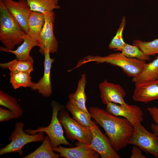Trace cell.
I'll use <instances>...</instances> for the list:
<instances>
[{"label": "cell", "instance_id": "9c48e42d", "mask_svg": "<svg viewBox=\"0 0 158 158\" xmlns=\"http://www.w3.org/2000/svg\"><path fill=\"white\" fill-rule=\"evenodd\" d=\"M90 127L92 139L89 147L97 152L101 158H120L108 139L101 131L95 122Z\"/></svg>", "mask_w": 158, "mask_h": 158}, {"label": "cell", "instance_id": "8992f818", "mask_svg": "<svg viewBox=\"0 0 158 158\" xmlns=\"http://www.w3.org/2000/svg\"><path fill=\"white\" fill-rule=\"evenodd\" d=\"M59 120L63 128L67 139L72 141L77 140L87 145L90 144L92 134L90 128L81 125L65 110L61 109L58 113Z\"/></svg>", "mask_w": 158, "mask_h": 158}, {"label": "cell", "instance_id": "44dd1931", "mask_svg": "<svg viewBox=\"0 0 158 158\" xmlns=\"http://www.w3.org/2000/svg\"><path fill=\"white\" fill-rule=\"evenodd\" d=\"M32 11L45 14L60 8L59 0H25Z\"/></svg>", "mask_w": 158, "mask_h": 158}, {"label": "cell", "instance_id": "d6986e66", "mask_svg": "<svg viewBox=\"0 0 158 158\" xmlns=\"http://www.w3.org/2000/svg\"><path fill=\"white\" fill-rule=\"evenodd\" d=\"M44 22V14L31 11L28 18V30L27 35L37 42Z\"/></svg>", "mask_w": 158, "mask_h": 158}, {"label": "cell", "instance_id": "f1b7e54d", "mask_svg": "<svg viewBox=\"0 0 158 158\" xmlns=\"http://www.w3.org/2000/svg\"><path fill=\"white\" fill-rule=\"evenodd\" d=\"M18 117L12 111L0 107V122L7 121L13 118H18Z\"/></svg>", "mask_w": 158, "mask_h": 158}, {"label": "cell", "instance_id": "ac0fdd59", "mask_svg": "<svg viewBox=\"0 0 158 158\" xmlns=\"http://www.w3.org/2000/svg\"><path fill=\"white\" fill-rule=\"evenodd\" d=\"M157 80H158V56L151 62L147 63L141 73L133 78L132 81L137 85Z\"/></svg>", "mask_w": 158, "mask_h": 158}, {"label": "cell", "instance_id": "8fae6325", "mask_svg": "<svg viewBox=\"0 0 158 158\" xmlns=\"http://www.w3.org/2000/svg\"><path fill=\"white\" fill-rule=\"evenodd\" d=\"M9 12L17 20L26 33L28 30V18L31 11L25 0H4Z\"/></svg>", "mask_w": 158, "mask_h": 158}, {"label": "cell", "instance_id": "ffe728a7", "mask_svg": "<svg viewBox=\"0 0 158 158\" xmlns=\"http://www.w3.org/2000/svg\"><path fill=\"white\" fill-rule=\"evenodd\" d=\"M59 153L54 152L50 140L47 136H45L42 143L35 151L22 157L23 158H59Z\"/></svg>", "mask_w": 158, "mask_h": 158}, {"label": "cell", "instance_id": "603a6c76", "mask_svg": "<svg viewBox=\"0 0 158 158\" xmlns=\"http://www.w3.org/2000/svg\"><path fill=\"white\" fill-rule=\"evenodd\" d=\"M33 61L19 60L16 58L9 62L0 63L1 68L8 69L11 72H28L31 73L34 71Z\"/></svg>", "mask_w": 158, "mask_h": 158}, {"label": "cell", "instance_id": "cb8c5ba5", "mask_svg": "<svg viewBox=\"0 0 158 158\" xmlns=\"http://www.w3.org/2000/svg\"><path fill=\"white\" fill-rule=\"evenodd\" d=\"M0 105L12 111L18 118L23 114V111L16 98L2 90L0 91Z\"/></svg>", "mask_w": 158, "mask_h": 158}, {"label": "cell", "instance_id": "ba28073f", "mask_svg": "<svg viewBox=\"0 0 158 158\" xmlns=\"http://www.w3.org/2000/svg\"><path fill=\"white\" fill-rule=\"evenodd\" d=\"M45 22L37 40L39 52L44 55V51L48 49L50 53H54L58 50V41L54 33L55 14L53 11L44 14Z\"/></svg>", "mask_w": 158, "mask_h": 158}, {"label": "cell", "instance_id": "7a4b0ae2", "mask_svg": "<svg viewBox=\"0 0 158 158\" xmlns=\"http://www.w3.org/2000/svg\"><path fill=\"white\" fill-rule=\"evenodd\" d=\"M106 63L120 68L128 77H135L142 72L147 63L146 61L128 57L121 52L112 53L105 56L88 55L80 59L73 70L87 63Z\"/></svg>", "mask_w": 158, "mask_h": 158}, {"label": "cell", "instance_id": "9a60e30c", "mask_svg": "<svg viewBox=\"0 0 158 158\" xmlns=\"http://www.w3.org/2000/svg\"><path fill=\"white\" fill-rule=\"evenodd\" d=\"M132 98L145 103L158 99V80L135 85Z\"/></svg>", "mask_w": 158, "mask_h": 158}, {"label": "cell", "instance_id": "6da1fadb", "mask_svg": "<svg viewBox=\"0 0 158 158\" xmlns=\"http://www.w3.org/2000/svg\"><path fill=\"white\" fill-rule=\"evenodd\" d=\"M88 111L92 117L103 128L116 152L126 147L134 132V126L127 119L97 107H90Z\"/></svg>", "mask_w": 158, "mask_h": 158}, {"label": "cell", "instance_id": "52a82bcc", "mask_svg": "<svg viewBox=\"0 0 158 158\" xmlns=\"http://www.w3.org/2000/svg\"><path fill=\"white\" fill-rule=\"evenodd\" d=\"M134 132L128 144L138 147L147 153L158 158V136L147 130L141 124L134 126Z\"/></svg>", "mask_w": 158, "mask_h": 158}, {"label": "cell", "instance_id": "7402d4cb", "mask_svg": "<svg viewBox=\"0 0 158 158\" xmlns=\"http://www.w3.org/2000/svg\"><path fill=\"white\" fill-rule=\"evenodd\" d=\"M30 72L25 71L10 72V82L15 89L20 87L31 88L33 83Z\"/></svg>", "mask_w": 158, "mask_h": 158}, {"label": "cell", "instance_id": "5b68a950", "mask_svg": "<svg viewBox=\"0 0 158 158\" xmlns=\"http://www.w3.org/2000/svg\"><path fill=\"white\" fill-rule=\"evenodd\" d=\"M51 105L52 116L49 125L46 127H40L35 130L26 129L25 132L31 135H35L40 132L45 133L50 140L53 148L61 145L73 146L64 137L62 126L58 118L59 112L62 109L61 106L54 101L52 102Z\"/></svg>", "mask_w": 158, "mask_h": 158}, {"label": "cell", "instance_id": "f546056e", "mask_svg": "<svg viewBox=\"0 0 158 158\" xmlns=\"http://www.w3.org/2000/svg\"><path fill=\"white\" fill-rule=\"evenodd\" d=\"M147 109L155 123L158 125V107L154 106L150 107Z\"/></svg>", "mask_w": 158, "mask_h": 158}, {"label": "cell", "instance_id": "e0dca14e", "mask_svg": "<svg viewBox=\"0 0 158 158\" xmlns=\"http://www.w3.org/2000/svg\"><path fill=\"white\" fill-rule=\"evenodd\" d=\"M36 46H37V41L31 38L26 34L23 42L16 50H8L4 47L1 46L0 50L13 54L19 60L34 61L32 57L30 55V52L32 49Z\"/></svg>", "mask_w": 158, "mask_h": 158}, {"label": "cell", "instance_id": "277c9868", "mask_svg": "<svg viewBox=\"0 0 158 158\" xmlns=\"http://www.w3.org/2000/svg\"><path fill=\"white\" fill-rule=\"evenodd\" d=\"M24 124L22 122H17L15 129L9 139L11 142L0 150V155L11 153H18L20 156L23 154L22 149L25 145L32 142H43L45 136L44 132H39L35 135L26 133L23 130Z\"/></svg>", "mask_w": 158, "mask_h": 158}, {"label": "cell", "instance_id": "83f0119b", "mask_svg": "<svg viewBox=\"0 0 158 158\" xmlns=\"http://www.w3.org/2000/svg\"><path fill=\"white\" fill-rule=\"evenodd\" d=\"M126 20L125 17L123 16L118 29L116 34L113 38L110 43L109 47L110 49H113L115 51H118L123 47L126 43L124 41L123 38V32L125 26Z\"/></svg>", "mask_w": 158, "mask_h": 158}, {"label": "cell", "instance_id": "2e32d148", "mask_svg": "<svg viewBox=\"0 0 158 158\" xmlns=\"http://www.w3.org/2000/svg\"><path fill=\"white\" fill-rule=\"evenodd\" d=\"M87 83L86 74L84 73L79 80L75 92L71 93L68 96V102L75 108L80 109L86 112L90 113L87 109L86 102L87 97L85 92Z\"/></svg>", "mask_w": 158, "mask_h": 158}, {"label": "cell", "instance_id": "3957f363", "mask_svg": "<svg viewBox=\"0 0 158 158\" xmlns=\"http://www.w3.org/2000/svg\"><path fill=\"white\" fill-rule=\"evenodd\" d=\"M26 33L0 0V40L6 49L13 50L23 42Z\"/></svg>", "mask_w": 158, "mask_h": 158}, {"label": "cell", "instance_id": "484cf974", "mask_svg": "<svg viewBox=\"0 0 158 158\" xmlns=\"http://www.w3.org/2000/svg\"><path fill=\"white\" fill-rule=\"evenodd\" d=\"M133 45L137 46L148 56L158 54V39L149 42L135 40L133 42Z\"/></svg>", "mask_w": 158, "mask_h": 158}, {"label": "cell", "instance_id": "d4e9b609", "mask_svg": "<svg viewBox=\"0 0 158 158\" xmlns=\"http://www.w3.org/2000/svg\"><path fill=\"white\" fill-rule=\"evenodd\" d=\"M67 109L73 115V118L83 126L90 127L93 124L92 116L82 110L73 107L68 102L66 105Z\"/></svg>", "mask_w": 158, "mask_h": 158}, {"label": "cell", "instance_id": "1f68e13d", "mask_svg": "<svg viewBox=\"0 0 158 158\" xmlns=\"http://www.w3.org/2000/svg\"><path fill=\"white\" fill-rule=\"evenodd\" d=\"M151 128L153 133L158 136V125L152 123L151 124Z\"/></svg>", "mask_w": 158, "mask_h": 158}, {"label": "cell", "instance_id": "30bf717a", "mask_svg": "<svg viewBox=\"0 0 158 158\" xmlns=\"http://www.w3.org/2000/svg\"><path fill=\"white\" fill-rule=\"evenodd\" d=\"M106 110L116 116H121L127 119L134 126L141 124L143 118V113L141 109L135 105H129L127 103L117 104L109 102L107 104Z\"/></svg>", "mask_w": 158, "mask_h": 158}, {"label": "cell", "instance_id": "5bb4252c", "mask_svg": "<svg viewBox=\"0 0 158 158\" xmlns=\"http://www.w3.org/2000/svg\"><path fill=\"white\" fill-rule=\"evenodd\" d=\"M53 149L59 154L60 157L65 158H98L100 155L89 145L80 142L75 147L66 148L59 145Z\"/></svg>", "mask_w": 158, "mask_h": 158}, {"label": "cell", "instance_id": "7c38bea8", "mask_svg": "<svg viewBox=\"0 0 158 158\" xmlns=\"http://www.w3.org/2000/svg\"><path fill=\"white\" fill-rule=\"evenodd\" d=\"M99 87L100 97L104 104H106L109 102L121 104L126 103L124 98L126 93L120 84L109 83L105 79L99 84Z\"/></svg>", "mask_w": 158, "mask_h": 158}, {"label": "cell", "instance_id": "4fadbf2b", "mask_svg": "<svg viewBox=\"0 0 158 158\" xmlns=\"http://www.w3.org/2000/svg\"><path fill=\"white\" fill-rule=\"evenodd\" d=\"M50 53L48 49L44 51L43 75L37 82H33L30 88L32 90H37L43 96L46 97H50L52 93L51 71V65L54 59L50 57Z\"/></svg>", "mask_w": 158, "mask_h": 158}, {"label": "cell", "instance_id": "4316f807", "mask_svg": "<svg viewBox=\"0 0 158 158\" xmlns=\"http://www.w3.org/2000/svg\"><path fill=\"white\" fill-rule=\"evenodd\" d=\"M126 57L140 60L149 61L150 56L145 54L138 47L134 45L126 43L125 45L118 50Z\"/></svg>", "mask_w": 158, "mask_h": 158}, {"label": "cell", "instance_id": "4dcf8cb0", "mask_svg": "<svg viewBox=\"0 0 158 158\" xmlns=\"http://www.w3.org/2000/svg\"><path fill=\"white\" fill-rule=\"evenodd\" d=\"M131 158H145L146 157L142 153L141 149L137 146L134 145L131 151Z\"/></svg>", "mask_w": 158, "mask_h": 158}]
</instances>
